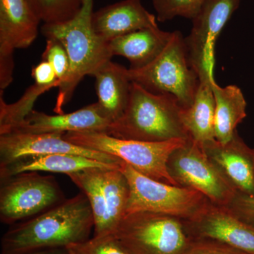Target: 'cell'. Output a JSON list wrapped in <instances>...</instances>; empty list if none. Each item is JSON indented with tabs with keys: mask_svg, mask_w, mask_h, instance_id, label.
I'll use <instances>...</instances> for the list:
<instances>
[{
	"mask_svg": "<svg viewBox=\"0 0 254 254\" xmlns=\"http://www.w3.org/2000/svg\"><path fill=\"white\" fill-rule=\"evenodd\" d=\"M13 225L1 237V254H23L81 243L89 239L94 219L89 201L81 192Z\"/></svg>",
	"mask_w": 254,
	"mask_h": 254,
	"instance_id": "6da1fadb",
	"label": "cell"
},
{
	"mask_svg": "<svg viewBox=\"0 0 254 254\" xmlns=\"http://www.w3.org/2000/svg\"><path fill=\"white\" fill-rule=\"evenodd\" d=\"M66 199L53 176L38 172L1 180L0 220L13 225L36 216Z\"/></svg>",
	"mask_w": 254,
	"mask_h": 254,
	"instance_id": "9c48e42d",
	"label": "cell"
},
{
	"mask_svg": "<svg viewBox=\"0 0 254 254\" xmlns=\"http://www.w3.org/2000/svg\"><path fill=\"white\" fill-rule=\"evenodd\" d=\"M53 87L34 83L25 91L16 103L8 104L0 91V134L6 133L14 125L21 123L33 111V105L38 98Z\"/></svg>",
	"mask_w": 254,
	"mask_h": 254,
	"instance_id": "603a6c76",
	"label": "cell"
},
{
	"mask_svg": "<svg viewBox=\"0 0 254 254\" xmlns=\"http://www.w3.org/2000/svg\"><path fill=\"white\" fill-rule=\"evenodd\" d=\"M158 21L165 22L177 16L193 20L208 0H152Z\"/></svg>",
	"mask_w": 254,
	"mask_h": 254,
	"instance_id": "d4e9b609",
	"label": "cell"
},
{
	"mask_svg": "<svg viewBox=\"0 0 254 254\" xmlns=\"http://www.w3.org/2000/svg\"><path fill=\"white\" fill-rule=\"evenodd\" d=\"M132 82V81H131ZM173 95L152 93L132 82L125 111L105 133L122 139L165 142L190 138Z\"/></svg>",
	"mask_w": 254,
	"mask_h": 254,
	"instance_id": "3957f363",
	"label": "cell"
},
{
	"mask_svg": "<svg viewBox=\"0 0 254 254\" xmlns=\"http://www.w3.org/2000/svg\"><path fill=\"white\" fill-rule=\"evenodd\" d=\"M41 21L27 0H0V55L31 46Z\"/></svg>",
	"mask_w": 254,
	"mask_h": 254,
	"instance_id": "2e32d148",
	"label": "cell"
},
{
	"mask_svg": "<svg viewBox=\"0 0 254 254\" xmlns=\"http://www.w3.org/2000/svg\"><path fill=\"white\" fill-rule=\"evenodd\" d=\"M100 169H87L67 175L89 201L94 219L95 237L112 235L114 232L108 203L100 183Z\"/></svg>",
	"mask_w": 254,
	"mask_h": 254,
	"instance_id": "7402d4cb",
	"label": "cell"
},
{
	"mask_svg": "<svg viewBox=\"0 0 254 254\" xmlns=\"http://www.w3.org/2000/svg\"><path fill=\"white\" fill-rule=\"evenodd\" d=\"M167 168L178 186L196 190L215 204L229 206L239 193L203 147L190 138L174 150Z\"/></svg>",
	"mask_w": 254,
	"mask_h": 254,
	"instance_id": "ba28073f",
	"label": "cell"
},
{
	"mask_svg": "<svg viewBox=\"0 0 254 254\" xmlns=\"http://www.w3.org/2000/svg\"><path fill=\"white\" fill-rule=\"evenodd\" d=\"M73 254H129L112 235L93 237L81 243L68 246Z\"/></svg>",
	"mask_w": 254,
	"mask_h": 254,
	"instance_id": "484cf974",
	"label": "cell"
},
{
	"mask_svg": "<svg viewBox=\"0 0 254 254\" xmlns=\"http://www.w3.org/2000/svg\"><path fill=\"white\" fill-rule=\"evenodd\" d=\"M215 96V138L221 143H226L236 133L237 126L247 117V102L239 87L230 85L222 88L216 82H212Z\"/></svg>",
	"mask_w": 254,
	"mask_h": 254,
	"instance_id": "ffe728a7",
	"label": "cell"
},
{
	"mask_svg": "<svg viewBox=\"0 0 254 254\" xmlns=\"http://www.w3.org/2000/svg\"><path fill=\"white\" fill-rule=\"evenodd\" d=\"M113 235L129 254H182L190 241L182 220L150 212L126 214Z\"/></svg>",
	"mask_w": 254,
	"mask_h": 254,
	"instance_id": "8992f818",
	"label": "cell"
},
{
	"mask_svg": "<svg viewBox=\"0 0 254 254\" xmlns=\"http://www.w3.org/2000/svg\"><path fill=\"white\" fill-rule=\"evenodd\" d=\"M120 169L129 185L126 214L150 212L185 220L191 218L208 200L191 189L169 185L145 176L123 160Z\"/></svg>",
	"mask_w": 254,
	"mask_h": 254,
	"instance_id": "52a82bcc",
	"label": "cell"
},
{
	"mask_svg": "<svg viewBox=\"0 0 254 254\" xmlns=\"http://www.w3.org/2000/svg\"><path fill=\"white\" fill-rule=\"evenodd\" d=\"M23 254H70V252L67 247H58L35 250Z\"/></svg>",
	"mask_w": 254,
	"mask_h": 254,
	"instance_id": "4dcf8cb0",
	"label": "cell"
},
{
	"mask_svg": "<svg viewBox=\"0 0 254 254\" xmlns=\"http://www.w3.org/2000/svg\"><path fill=\"white\" fill-rule=\"evenodd\" d=\"M190 239H210L254 254V227L241 220L227 206L207 200L191 217L182 220Z\"/></svg>",
	"mask_w": 254,
	"mask_h": 254,
	"instance_id": "8fae6325",
	"label": "cell"
},
{
	"mask_svg": "<svg viewBox=\"0 0 254 254\" xmlns=\"http://www.w3.org/2000/svg\"><path fill=\"white\" fill-rule=\"evenodd\" d=\"M64 133H12L0 135V166L18 158L36 155H81L109 164H120V159L103 152L88 149L64 138Z\"/></svg>",
	"mask_w": 254,
	"mask_h": 254,
	"instance_id": "7c38bea8",
	"label": "cell"
},
{
	"mask_svg": "<svg viewBox=\"0 0 254 254\" xmlns=\"http://www.w3.org/2000/svg\"><path fill=\"white\" fill-rule=\"evenodd\" d=\"M31 76L35 83L55 88L59 87L60 81L57 77L54 68L48 62L42 60L32 68Z\"/></svg>",
	"mask_w": 254,
	"mask_h": 254,
	"instance_id": "f546056e",
	"label": "cell"
},
{
	"mask_svg": "<svg viewBox=\"0 0 254 254\" xmlns=\"http://www.w3.org/2000/svg\"><path fill=\"white\" fill-rule=\"evenodd\" d=\"M98 103L102 113L112 123L123 115L131 91L128 68L112 60L93 73Z\"/></svg>",
	"mask_w": 254,
	"mask_h": 254,
	"instance_id": "e0dca14e",
	"label": "cell"
},
{
	"mask_svg": "<svg viewBox=\"0 0 254 254\" xmlns=\"http://www.w3.org/2000/svg\"><path fill=\"white\" fill-rule=\"evenodd\" d=\"M132 82L152 93L173 95L182 109L190 108L199 86L198 74L190 65L185 38L173 32L162 53L153 62L138 69L128 68Z\"/></svg>",
	"mask_w": 254,
	"mask_h": 254,
	"instance_id": "277c9868",
	"label": "cell"
},
{
	"mask_svg": "<svg viewBox=\"0 0 254 254\" xmlns=\"http://www.w3.org/2000/svg\"><path fill=\"white\" fill-rule=\"evenodd\" d=\"M201 146L240 193L254 196V149L237 132L226 143L214 140Z\"/></svg>",
	"mask_w": 254,
	"mask_h": 254,
	"instance_id": "5bb4252c",
	"label": "cell"
},
{
	"mask_svg": "<svg viewBox=\"0 0 254 254\" xmlns=\"http://www.w3.org/2000/svg\"><path fill=\"white\" fill-rule=\"evenodd\" d=\"M64 138L83 148L113 155L145 176L178 186L169 174L167 163L174 150L187 139L145 142L122 139L97 131L67 132Z\"/></svg>",
	"mask_w": 254,
	"mask_h": 254,
	"instance_id": "5b68a950",
	"label": "cell"
},
{
	"mask_svg": "<svg viewBox=\"0 0 254 254\" xmlns=\"http://www.w3.org/2000/svg\"><path fill=\"white\" fill-rule=\"evenodd\" d=\"M41 21L48 24L61 23L74 17L81 9L83 0H27Z\"/></svg>",
	"mask_w": 254,
	"mask_h": 254,
	"instance_id": "cb8c5ba5",
	"label": "cell"
},
{
	"mask_svg": "<svg viewBox=\"0 0 254 254\" xmlns=\"http://www.w3.org/2000/svg\"><path fill=\"white\" fill-rule=\"evenodd\" d=\"M157 21L141 0H123L108 5L93 11L91 18L95 34L107 42L143 28L158 27Z\"/></svg>",
	"mask_w": 254,
	"mask_h": 254,
	"instance_id": "9a60e30c",
	"label": "cell"
},
{
	"mask_svg": "<svg viewBox=\"0 0 254 254\" xmlns=\"http://www.w3.org/2000/svg\"><path fill=\"white\" fill-rule=\"evenodd\" d=\"M42 60L48 62L53 66L60 84L64 81L69 71V60L61 42L55 38H46V49L42 55Z\"/></svg>",
	"mask_w": 254,
	"mask_h": 254,
	"instance_id": "4316f807",
	"label": "cell"
},
{
	"mask_svg": "<svg viewBox=\"0 0 254 254\" xmlns=\"http://www.w3.org/2000/svg\"><path fill=\"white\" fill-rule=\"evenodd\" d=\"M173 32L159 27L147 28L131 32L109 42L113 56H121L129 61V68L146 66L158 56L168 44Z\"/></svg>",
	"mask_w": 254,
	"mask_h": 254,
	"instance_id": "d6986e66",
	"label": "cell"
},
{
	"mask_svg": "<svg viewBox=\"0 0 254 254\" xmlns=\"http://www.w3.org/2000/svg\"><path fill=\"white\" fill-rule=\"evenodd\" d=\"M70 254H73L72 253H71V252H70Z\"/></svg>",
	"mask_w": 254,
	"mask_h": 254,
	"instance_id": "1f68e13d",
	"label": "cell"
},
{
	"mask_svg": "<svg viewBox=\"0 0 254 254\" xmlns=\"http://www.w3.org/2000/svg\"><path fill=\"white\" fill-rule=\"evenodd\" d=\"M182 254H250L210 239H190Z\"/></svg>",
	"mask_w": 254,
	"mask_h": 254,
	"instance_id": "83f0119b",
	"label": "cell"
},
{
	"mask_svg": "<svg viewBox=\"0 0 254 254\" xmlns=\"http://www.w3.org/2000/svg\"><path fill=\"white\" fill-rule=\"evenodd\" d=\"M112 122L106 118L98 103L67 114L47 115L33 110L21 123L10 128L6 133H48L97 131L105 133ZM1 135V134H0Z\"/></svg>",
	"mask_w": 254,
	"mask_h": 254,
	"instance_id": "4fadbf2b",
	"label": "cell"
},
{
	"mask_svg": "<svg viewBox=\"0 0 254 254\" xmlns=\"http://www.w3.org/2000/svg\"><path fill=\"white\" fill-rule=\"evenodd\" d=\"M229 208L238 218L254 227V196L239 192Z\"/></svg>",
	"mask_w": 254,
	"mask_h": 254,
	"instance_id": "f1b7e54d",
	"label": "cell"
},
{
	"mask_svg": "<svg viewBox=\"0 0 254 254\" xmlns=\"http://www.w3.org/2000/svg\"><path fill=\"white\" fill-rule=\"evenodd\" d=\"M120 164L105 163L81 155L71 154L27 156L0 166V179L3 180L30 172H47L68 175L90 168H118Z\"/></svg>",
	"mask_w": 254,
	"mask_h": 254,
	"instance_id": "ac0fdd59",
	"label": "cell"
},
{
	"mask_svg": "<svg viewBox=\"0 0 254 254\" xmlns=\"http://www.w3.org/2000/svg\"><path fill=\"white\" fill-rule=\"evenodd\" d=\"M241 0H208L193 20L190 34L185 38L190 65L200 81H213L215 46Z\"/></svg>",
	"mask_w": 254,
	"mask_h": 254,
	"instance_id": "30bf717a",
	"label": "cell"
},
{
	"mask_svg": "<svg viewBox=\"0 0 254 254\" xmlns=\"http://www.w3.org/2000/svg\"><path fill=\"white\" fill-rule=\"evenodd\" d=\"M213 81H200L193 103L190 108L182 110V121L189 136L200 145L215 140Z\"/></svg>",
	"mask_w": 254,
	"mask_h": 254,
	"instance_id": "44dd1931",
	"label": "cell"
},
{
	"mask_svg": "<svg viewBox=\"0 0 254 254\" xmlns=\"http://www.w3.org/2000/svg\"><path fill=\"white\" fill-rule=\"evenodd\" d=\"M93 0H83L77 14L69 21L61 23H44L42 34L46 38L61 42L67 53L69 71L64 81L58 87L54 111L63 114V108L72 98L80 82L86 76H93L113 58L109 42L95 34L91 24Z\"/></svg>",
	"mask_w": 254,
	"mask_h": 254,
	"instance_id": "7a4b0ae2",
	"label": "cell"
}]
</instances>
